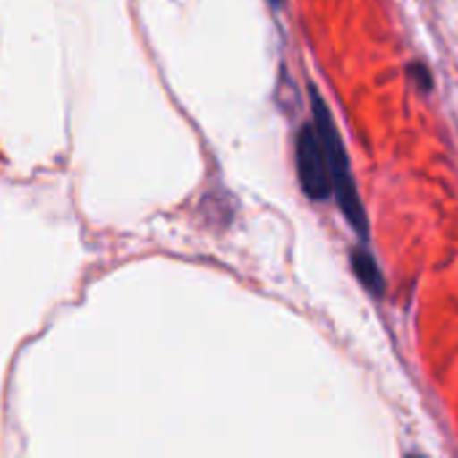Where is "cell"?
<instances>
[{
	"instance_id": "obj_1",
	"label": "cell",
	"mask_w": 458,
	"mask_h": 458,
	"mask_svg": "<svg viewBox=\"0 0 458 458\" xmlns=\"http://www.w3.org/2000/svg\"><path fill=\"white\" fill-rule=\"evenodd\" d=\"M311 110H314V129H317L319 142H322V150H325L333 196H335L341 212L346 215V220L365 239L368 236V215H365L362 199L357 193V185H354V177H352V169H349L346 148H344V140L338 134V126H335V121L330 115V107L325 105V99L317 91L311 94Z\"/></svg>"
},
{
	"instance_id": "obj_2",
	"label": "cell",
	"mask_w": 458,
	"mask_h": 458,
	"mask_svg": "<svg viewBox=\"0 0 458 458\" xmlns=\"http://www.w3.org/2000/svg\"><path fill=\"white\" fill-rule=\"evenodd\" d=\"M295 164H298V177H301L306 196H311L314 201L330 199V193H333L330 172H327L325 150H322V142H319V134L314 126L301 129L298 142H295Z\"/></svg>"
},
{
	"instance_id": "obj_3",
	"label": "cell",
	"mask_w": 458,
	"mask_h": 458,
	"mask_svg": "<svg viewBox=\"0 0 458 458\" xmlns=\"http://www.w3.org/2000/svg\"><path fill=\"white\" fill-rule=\"evenodd\" d=\"M352 266H354V271H357L360 282H362L373 295H381V293H384V276H381L378 263L373 260V255H370V252H365V250H354V252H352Z\"/></svg>"
},
{
	"instance_id": "obj_4",
	"label": "cell",
	"mask_w": 458,
	"mask_h": 458,
	"mask_svg": "<svg viewBox=\"0 0 458 458\" xmlns=\"http://www.w3.org/2000/svg\"><path fill=\"white\" fill-rule=\"evenodd\" d=\"M271 5H274V8L279 11V8H282V0H271Z\"/></svg>"
}]
</instances>
